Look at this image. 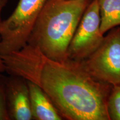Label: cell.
<instances>
[{
    "label": "cell",
    "instance_id": "7c38bea8",
    "mask_svg": "<svg viewBox=\"0 0 120 120\" xmlns=\"http://www.w3.org/2000/svg\"><path fill=\"white\" fill-rule=\"evenodd\" d=\"M4 71V64H3V62L2 58H1V55H0V72L2 73Z\"/></svg>",
    "mask_w": 120,
    "mask_h": 120
},
{
    "label": "cell",
    "instance_id": "52a82bcc",
    "mask_svg": "<svg viewBox=\"0 0 120 120\" xmlns=\"http://www.w3.org/2000/svg\"><path fill=\"white\" fill-rule=\"evenodd\" d=\"M27 81L32 120H64L49 96L39 85Z\"/></svg>",
    "mask_w": 120,
    "mask_h": 120
},
{
    "label": "cell",
    "instance_id": "8fae6325",
    "mask_svg": "<svg viewBox=\"0 0 120 120\" xmlns=\"http://www.w3.org/2000/svg\"><path fill=\"white\" fill-rule=\"evenodd\" d=\"M8 0H0V22L2 21V19H1V13L4 7L6 5L7 3L8 2Z\"/></svg>",
    "mask_w": 120,
    "mask_h": 120
},
{
    "label": "cell",
    "instance_id": "8992f818",
    "mask_svg": "<svg viewBox=\"0 0 120 120\" xmlns=\"http://www.w3.org/2000/svg\"><path fill=\"white\" fill-rule=\"evenodd\" d=\"M6 102L10 120H32L27 81L16 76L4 79Z\"/></svg>",
    "mask_w": 120,
    "mask_h": 120
},
{
    "label": "cell",
    "instance_id": "3957f363",
    "mask_svg": "<svg viewBox=\"0 0 120 120\" xmlns=\"http://www.w3.org/2000/svg\"><path fill=\"white\" fill-rule=\"evenodd\" d=\"M47 0H19L14 11L0 22V55L17 51L27 43Z\"/></svg>",
    "mask_w": 120,
    "mask_h": 120
},
{
    "label": "cell",
    "instance_id": "7a4b0ae2",
    "mask_svg": "<svg viewBox=\"0 0 120 120\" xmlns=\"http://www.w3.org/2000/svg\"><path fill=\"white\" fill-rule=\"evenodd\" d=\"M92 0H47L28 37L27 44L49 60L63 62L85 10Z\"/></svg>",
    "mask_w": 120,
    "mask_h": 120
},
{
    "label": "cell",
    "instance_id": "30bf717a",
    "mask_svg": "<svg viewBox=\"0 0 120 120\" xmlns=\"http://www.w3.org/2000/svg\"><path fill=\"white\" fill-rule=\"evenodd\" d=\"M4 79L2 76L0 77V120H10L6 102Z\"/></svg>",
    "mask_w": 120,
    "mask_h": 120
},
{
    "label": "cell",
    "instance_id": "4fadbf2b",
    "mask_svg": "<svg viewBox=\"0 0 120 120\" xmlns=\"http://www.w3.org/2000/svg\"><path fill=\"white\" fill-rule=\"evenodd\" d=\"M1 73H1V72H0V77H1V76H2V74H1Z\"/></svg>",
    "mask_w": 120,
    "mask_h": 120
},
{
    "label": "cell",
    "instance_id": "ba28073f",
    "mask_svg": "<svg viewBox=\"0 0 120 120\" xmlns=\"http://www.w3.org/2000/svg\"><path fill=\"white\" fill-rule=\"evenodd\" d=\"M100 9V30L104 34L120 25V0H97Z\"/></svg>",
    "mask_w": 120,
    "mask_h": 120
},
{
    "label": "cell",
    "instance_id": "5b68a950",
    "mask_svg": "<svg viewBox=\"0 0 120 120\" xmlns=\"http://www.w3.org/2000/svg\"><path fill=\"white\" fill-rule=\"evenodd\" d=\"M101 17L97 0H92L85 10L72 38L67 56L70 60L83 61L94 53L104 40L100 30Z\"/></svg>",
    "mask_w": 120,
    "mask_h": 120
},
{
    "label": "cell",
    "instance_id": "6da1fadb",
    "mask_svg": "<svg viewBox=\"0 0 120 120\" xmlns=\"http://www.w3.org/2000/svg\"><path fill=\"white\" fill-rule=\"evenodd\" d=\"M27 81L42 88L64 120H109L107 101L112 86L90 75L81 62H57L43 55Z\"/></svg>",
    "mask_w": 120,
    "mask_h": 120
},
{
    "label": "cell",
    "instance_id": "277c9868",
    "mask_svg": "<svg viewBox=\"0 0 120 120\" xmlns=\"http://www.w3.org/2000/svg\"><path fill=\"white\" fill-rule=\"evenodd\" d=\"M81 63L96 79L120 86V27L109 30L97 50Z\"/></svg>",
    "mask_w": 120,
    "mask_h": 120
},
{
    "label": "cell",
    "instance_id": "9c48e42d",
    "mask_svg": "<svg viewBox=\"0 0 120 120\" xmlns=\"http://www.w3.org/2000/svg\"><path fill=\"white\" fill-rule=\"evenodd\" d=\"M107 107L109 120H120V86H112Z\"/></svg>",
    "mask_w": 120,
    "mask_h": 120
}]
</instances>
